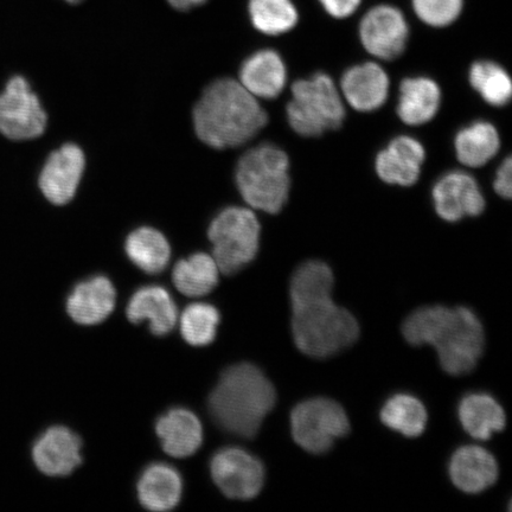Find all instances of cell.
I'll return each instance as SVG.
<instances>
[{
	"label": "cell",
	"instance_id": "cell-17",
	"mask_svg": "<svg viewBox=\"0 0 512 512\" xmlns=\"http://www.w3.org/2000/svg\"><path fill=\"white\" fill-rule=\"evenodd\" d=\"M425 157L424 146L418 140L398 137L377 155V175L388 184L411 187L419 179Z\"/></svg>",
	"mask_w": 512,
	"mask_h": 512
},
{
	"label": "cell",
	"instance_id": "cell-19",
	"mask_svg": "<svg viewBox=\"0 0 512 512\" xmlns=\"http://www.w3.org/2000/svg\"><path fill=\"white\" fill-rule=\"evenodd\" d=\"M157 437L163 450L174 458H188L203 443V427L200 419L185 408H174L156 422Z\"/></svg>",
	"mask_w": 512,
	"mask_h": 512
},
{
	"label": "cell",
	"instance_id": "cell-21",
	"mask_svg": "<svg viewBox=\"0 0 512 512\" xmlns=\"http://www.w3.org/2000/svg\"><path fill=\"white\" fill-rule=\"evenodd\" d=\"M140 504L153 512H165L175 509L181 502L183 480L179 472L164 463L146 467L137 484Z\"/></svg>",
	"mask_w": 512,
	"mask_h": 512
},
{
	"label": "cell",
	"instance_id": "cell-5",
	"mask_svg": "<svg viewBox=\"0 0 512 512\" xmlns=\"http://www.w3.org/2000/svg\"><path fill=\"white\" fill-rule=\"evenodd\" d=\"M290 160L283 150L264 144L249 150L236 168V185L249 207L267 214L283 210L290 194Z\"/></svg>",
	"mask_w": 512,
	"mask_h": 512
},
{
	"label": "cell",
	"instance_id": "cell-32",
	"mask_svg": "<svg viewBox=\"0 0 512 512\" xmlns=\"http://www.w3.org/2000/svg\"><path fill=\"white\" fill-rule=\"evenodd\" d=\"M415 14L431 27H446L459 17L463 0H413Z\"/></svg>",
	"mask_w": 512,
	"mask_h": 512
},
{
	"label": "cell",
	"instance_id": "cell-36",
	"mask_svg": "<svg viewBox=\"0 0 512 512\" xmlns=\"http://www.w3.org/2000/svg\"><path fill=\"white\" fill-rule=\"evenodd\" d=\"M67 2L76 4L82 2V0H67Z\"/></svg>",
	"mask_w": 512,
	"mask_h": 512
},
{
	"label": "cell",
	"instance_id": "cell-14",
	"mask_svg": "<svg viewBox=\"0 0 512 512\" xmlns=\"http://www.w3.org/2000/svg\"><path fill=\"white\" fill-rule=\"evenodd\" d=\"M82 441L68 427L54 426L32 446V460L49 477H67L82 464Z\"/></svg>",
	"mask_w": 512,
	"mask_h": 512
},
{
	"label": "cell",
	"instance_id": "cell-31",
	"mask_svg": "<svg viewBox=\"0 0 512 512\" xmlns=\"http://www.w3.org/2000/svg\"><path fill=\"white\" fill-rule=\"evenodd\" d=\"M220 322V311L214 305L191 304L182 313L181 334L192 347H206L214 342Z\"/></svg>",
	"mask_w": 512,
	"mask_h": 512
},
{
	"label": "cell",
	"instance_id": "cell-6",
	"mask_svg": "<svg viewBox=\"0 0 512 512\" xmlns=\"http://www.w3.org/2000/svg\"><path fill=\"white\" fill-rule=\"evenodd\" d=\"M345 108L334 81L326 74L293 83L287 119L299 136L312 138L343 124Z\"/></svg>",
	"mask_w": 512,
	"mask_h": 512
},
{
	"label": "cell",
	"instance_id": "cell-26",
	"mask_svg": "<svg viewBox=\"0 0 512 512\" xmlns=\"http://www.w3.org/2000/svg\"><path fill=\"white\" fill-rule=\"evenodd\" d=\"M220 270L213 255L196 253L179 260L172 272L177 290L185 297L206 296L219 284Z\"/></svg>",
	"mask_w": 512,
	"mask_h": 512
},
{
	"label": "cell",
	"instance_id": "cell-27",
	"mask_svg": "<svg viewBox=\"0 0 512 512\" xmlns=\"http://www.w3.org/2000/svg\"><path fill=\"white\" fill-rule=\"evenodd\" d=\"M501 146L494 125L486 121L463 128L456 137V151L459 162L469 168H480L497 155Z\"/></svg>",
	"mask_w": 512,
	"mask_h": 512
},
{
	"label": "cell",
	"instance_id": "cell-22",
	"mask_svg": "<svg viewBox=\"0 0 512 512\" xmlns=\"http://www.w3.org/2000/svg\"><path fill=\"white\" fill-rule=\"evenodd\" d=\"M287 80L283 59L273 50H261L242 64L240 83L256 99H275L284 91Z\"/></svg>",
	"mask_w": 512,
	"mask_h": 512
},
{
	"label": "cell",
	"instance_id": "cell-11",
	"mask_svg": "<svg viewBox=\"0 0 512 512\" xmlns=\"http://www.w3.org/2000/svg\"><path fill=\"white\" fill-rule=\"evenodd\" d=\"M86 158L78 145L64 144L51 151L37 176V188L53 206H66L78 191Z\"/></svg>",
	"mask_w": 512,
	"mask_h": 512
},
{
	"label": "cell",
	"instance_id": "cell-15",
	"mask_svg": "<svg viewBox=\"0 0 512 512\" xmlns=\"http://www.w3.org/2000/svg\"><path fill=\"white\" fill-rule=\"evenodd\" d=\"M117 303V291L105 275L81 281L67 298V312L75 323L96 325L111 316Z\"/></svg>",
	"mask_w": 512,
	"mask_h": 512
},
{
	"label": "cell",
	"instance_id": "cell-23",
	"mask_svg": "<svg viewBox=\"0 0 512 512\" xmlns=\"http://www.w3.org/2000/svg\"><path fill=\"white\" fill-rule=\"evenodd\" d=\"M440 88L428 78L403 80L400 88L398 114L403 123L409 126L427 124L440 107Z\"/></svg>",
	"mask_w": 512,
	"mask_h": 512
},
{
	"label": "cell",
	"instance_id": "cell-28",
	"mask_svg": "<svg viewBox=\"0 0 512 512\" xmlns=\"http://www.w3.org/2000/svg\"><path fill=\"white\" fill-rule=\"evenodd\" d=\"M427 419V411L422 402L408 394L393 396L381 411L383 424L408 438H416L424 433Z\"/></svg>",
	"mask_w": 512,
	"mask_h": 512
},
{
	"label": "cell",
	"instance_id": "cell-29",
	"mask_svg": "<svg viewBox=\"0 0 512 512\" xmlns=\"http://www.w3.org/2000/svg\"><path fill=\"white\" fill-rule=\"evenodd\" d=\"M249 15L256 30L271 36L285 34L298 23V12L291 0H251Z\"/></svg>",
	"mask_w": 512,
	"mask_h": 512
},
{
	"label": "cell",
	"instance_id": "cell-18",
	"mask_svg": "<svg viewBox=\"0 0 512 512\" xmlns=\"http://www.w3.org/2000/svg\"><path fill=\"white\" fill-rule=\"evenodd\" d=\"M496 459L479 446H463L454 452L450 462L452 483L466 494H480L497 482Z\"/></svg>",
	"mask_w": 512,
	"mask_h": 512
},
{
	"label": "cell",
	"instance_id": "cell-3",
	"mask_svg": "<svg viewBox=\"0 0 512 512\" xmlns=\"http://www.w3.org/2000/svg\"><path fill=\"white\" fill-rule=\"evenodd\" d=\"M267 125V113L239 81L220 79L203 92L194 110L197 137L213 149L238 147Z\"/></svg>",
	"mask_w": 512,
	"mask_h": 512
},
{
	"label": "cell",
	"instance_id": "cell-25",
	"mask_svg": "<svg viewBox=\"0 0 512 512\" xmlns=\"http://www.w3.org/2000/svg\"><path fill=\"white\" fill-rule=\"evenodd\" d=\"M126 254L139 270L151 275L162 273L168 267L171 247L159 230L142 227L127 236Z\"/></svg>",
	"mask_w": 512,
	"mask_h": 512
},
{
	"label": "cell",
	"instance_id": "cell-13",
	"mask_svg": "<svg viewBox=\"0 0 512 512\" xmlns=\"http://www.w3.org/2000/svg\"><path fill=\"white\" fill-rule=\"evenodd\" d=\"M435 210L441 219L457 222L483 213L485 200L475 178L463 171L448 172L433 189Z\"/></svg>",
	"mask_w": 512,
	"mask_h": 512
},
{
	"label": "cell",
	"instance_id": "cell-2",
	"mask_svg": "<svg viewBox=\"0 0 512 512\" xmlns=\"http://www.w3.org/2000/svg\"><path fill=\"white\" fill-rule=\"evenodd\" d=\"M402 334L414 347L432 345L441 368L453 376L475 369L484 351L483 325L476 313L464 306L421 307L405 320Z\"/></svg>",
	"mask_w": 512,
	"mask_h": 512
},
{
	"label": "cell",
	"instance_id": "cell-8",
	"mask_svg": "<svg viewBox=\"0 0 512 512\" xmlns=\"http://www.w3.org/2000/svg\"><path fill=\"white\" fill-rule=\"evenodd\" d=\"M49 115L41 96L23 74H12L0 88V137L16 144L35 143L47 132Z\"/></svg>",
	"mask_w": 512,
	"mask_h": 512
},
{
	"label": "cell",
	"instance_id": "cell-20",
	"mask_svg": "<svg viewBox=\"0 0 512 512\" xmlns=\"http://www.w3.org/2000/svg\"><path fill=\"white\" fill-rule=\"evenodd\" d=\"M342 91L345 100L356 111L379 110L388 98V75L376 63L352 67L343 75Z\"/></svg>",
	"mask_w": 512,
	"mask_h": 512
},
{
	"label": "cell",
	"instance_id": "cell-10",
	"mask_svg": "<svg viewBox=\"0 0 512 512\" xmlns=\"http://www.w3.org/2000/svg\"><path fill=\"white\" fill-rule=\"evenodd\" d=\"M211 478L230 499H253L265 484V467L253 454L239 447L222 448L210 462Z\"/></svg>",
	"mask_w": 512,
	"mask_h": 512
},
{
	"label": "cell",
	"instance_id": "cell-4",
	"mask_svg": "<svg viewBox=\"0 0 512 512\" xmlns=\"http://www.w3.org/2000/svg\"><path fill=\"white\" fill-rule=\"evenodd\" d=\"M275 402L277 393L266 375L254 364L240 363L223 371L209 396L208 407L223 432L252 439Z\"/></svg>",
	"mask_w": 512,
	"mask_h": 512
},
{
	"label": "cell",
	"instance_id": "cell-30",
	"mask_svg": "<svg viewBox=\"0 0 512 512\" xmlns=\"http://www.w3.org/2000/svg\"><path fill=\"white\" fill-rule=\"evenodd\" d=\"M471 86L491 106L508 105L512 96V83L505 69L495 62L480 61L470 70Z\"/></svg>",
	"mask_w": 512,
	"mask_h": 512
},
{
	"label": "cell",
	"instance_id": "cell-1",
	"mask_svg": "<svg viewBox=\"0 0 512 512\" xmlns=\"http://www.w3.org/2000/svg\"><path fill=\"white\" fill-rule=\"evenodd\" d=\"M332 288L334 273L318 260L305 262L291 280L294 343L313 358L334 356L360 336L356 318L332 300Z\"/></svg>",
	"mask_w": 512,
	"mask_h": 512
},
{
	"label": "cell",
	"instance_id": "cell-35",
	"mask_svg": "<svg viewBox=\"0 0 512 512\" xmlns=\"http://www.w3.org/2000/svg\"><path fill=\"white\" fill-rule=\"evenodd\" d=\"M168 2L175 9L185 11L196 8V6L206 3L207 0H168Z\"/></svg>",
	"mask_w": 512,
	"mask_h": 512
},
{
	"label": "cell",
	"instance_id": "cell-7",
	"mask_svg": "<svg viewBox=\"0 0 512 512\" xmlns=\"http://www.w3.org/2000/svg\"><path fill=\"white\" fill-rule=\"evenodd\" d=\"M261 227L251 209L229 207L211 222L208 236L220 272L233 275L255 259Z\"/></svg>",
	"mask_w": 512,
	"mask_h": 512
},
{
	"label": "cell",
	"instance_id": "cell-16",
	"mask_svg": "<svg viewBox=\"0 0 512 512\" xmlns=\"http://www.w3.org/2000/svg\"><path fill=\"white\" fill-rule=\"evenodd\" d=\"M126 315L133 324L149 322L153 335L163 337L175 329L178 310L175 300L163 286L140 287L128 302Z\"/></svg>",
	"mask_w": 512,
	"mask_h": 512
},
{
	"label": "cell",
	"instance_id": "cell-24",
	"mask_svg": "<svg viewBox=\"0 0 512 512\" xmlns=\"http://www.w3.org/2000/svg\"><path fill=\"white\" fill-rule=\"evenodd\" d=\"M458 415L464 430L478 440H488L505 427L503 408L490 395H466L459 403Z\"/></svg>",
	"mask_w": 512,
	"mask_h": 512
},
{
	"label": "cell",
	"instance_id": "cell-33",
	"mask_svg": "<svg viewBox=\"0 0 512 512\" xmlns=\"http://www.w3.org/2000/svg\"><path fill=\"white\" fill-rule=\"evenodd\" d=\"M329 15L335 18H347L354 14L362 0H319Z\"/></svg>",
	"mask_w": 512,
	"mask_h": 512
},
{
	"label": "cell",
	"instance_id": "cell-34",
	"mask_svg": "<svg viewBox=\"0 0 512 512\" xmlns=\"http://www.w3.org/2000/svg\"><path fill=\"white\" fill-rule=\"evenodd\" d=\"M494 188L501 197L510 200L512 195V160L510 157L499 166L495 178Z\"/></svg>",
	"mask_w": 512,
	"mask_h": 512
},
{
	"label": "cell",
	"instance_id": "cell-9",
	"mask_svg": "<svg viewBox=\"0 0 512 512\" xmlns=\"http://www.w3.org/2000/svg\"><path fill=\"white\" fill-rule=\"evenodd\" d=\"M292 437L306 452L322 454L350 431V422L338 402L326 398L299 403L291 413Z\"/></svg>",
	"mask_w": 512,
	"mask_h": 512
},
{
	"label": "cell",
	"instance_id": "cell-12",
	"mask_svg": "<svg viewBox=\"0 0 512 512\" xmlns=\"http://www.w3.org/2000/svg\"><path fill=\"white\" fill-rule=\"evenodd\" d=\"M408 24L402 12L389 5L376 6L363 17L360 35L363 47L381 60H394L406 49Z\"/></svg>",
	"mask_w": 512,
	"mask_h": 512
}]
</instances>
